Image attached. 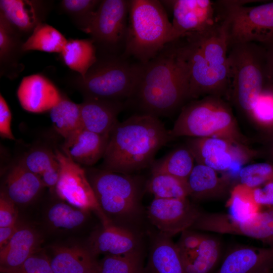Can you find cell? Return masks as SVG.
I'll use <instances>...</instances> for the list:
<instances>
[{
    "mask_svg": "<svg viewBox=\"0 0 273 273\" xmlns=\"http://www.w3.org/2000/svg\"><path fill=\"white\" fill-rule=\"evenodd\" d=\"M87 212L64 202H58L51 206L47 213V220L56 229L72 230L82 225Z\"/></svg>",
    "mask_w": 273,
    "mask_h": 273,
    "instance_id": "836d02e7",
    "label": "cell"
},
{
    "mask_svg": "<svg viewBox=\"0 0 273 273\" xmlns=\"http://www.w3.org/2000/svg\"><path fill=\"white\" fill-rule=\"evenodd\" d=\"M138 241L130 230L113 224L103 225L90 238L88 246L96 257L100 254L122 255L138 250Z\"/></svg>",
    "mask_w": 273,
    "mask_h": 273,
    "instance_id": "44dd1931",
    "label": "cell"
},
{
    "mask_svg": "<svg viewBox=\"0 0 273 273\" xmlns=\"http://www.w3.org/2000/svg\"><path fill=\"white\" fill-rule=\"evenodd\" d=\"M67 40L57 29L45 23L39 24L26 39L22 47L24 52L39 51L61 53Z\"/></svg>",
    "mask_w": 273,
    "mask_h": 273,
    "instance_id": "1f68e13d",
    "label": "cell"
},
{
    "mask_svg": "<svg viewBox=\"0 0 273 273\" xmlns=\"http://www.w3.org/2000/svg\"><path fill=\"white\" fill-rule=\"evenodd\" d=\"M1 273H54L48 255L39 251L29 257L20 266L1 270Z\"/></svg>",
    "mask_w": 273,
    "mask_h": 273,
    "instance_id": "ab89813d",
    "label": "cell"
},
{
    "mask_svg": "<svg viewBox=\"0 0 273 273\" xmlns=\"http://www.w3.org/2000/svg\"><path fill=\"white\" fill-rule=\"evenodd\" d=\"M147 189L155 198L184 199L190 194L187 180L165 173H152Z\"/></svg>",
    "mask_w": 273,
    "mask_h": 273,
    "instance_id": "d6a6232c",
    "label": "cell"
},
{
    "mask_svg": "<svg viewBox=\"0 0 273 273\" xmlns=\"http://www.w3.org/2000/svg\"><path fill=\"white\" fill-rule=\"evenodd\" d=\"M228 62L232 101L249 118L266 83L265 49L254 42L233 44L229 48Z\"/></svg>",
    "mask_w": 273,
    "mask_h": 273,
    "instance_id": "8992f818",
    "label": "cell"
},
{
    "mask_svg": "<svg viewBox=\"0 0 273 273\" xmlns=\"http://www.w3.org/2000/svg\"><path fill=\"white\" fill-rule=\"evenodd\" d=\"M189 100L188 67L178 39L148 62L141 63L137 84L128 100L140 113L159 118L181 109Z\"/></svg>",
    "mask_w": 273,
    "mask_h": 273,
    "instance_id": "6da1fadb",
    "label": "cell"
},
{
    "mask_svg": "<svg viewBox=\"0 0 273 273\" xmlns=\"http://www.w3.org/2000/svg\"><path fill=\"white\" fill-rule=\"evenodd\" d=\"M40 235L34 229L20 226L8 244L0 250V270L12 269L23 264L39 252Z\"/></svg>",
    "mask_w": 273,
    "mask_h": 273,
    "instance_id": "cb8c5ba5",
    "label": "cell"
},
{
    "mask_svg": "<svg viewBox=\"0 0 273 273\" xmlns=\"http://www.w3.org/2000/svg\"><path fill=\"white\" fill-rule=\"evenodd\" d=\"M204 234L197 233L191 229L183 231L178 243L176 244L180 253L191 251L200 245Z\"/></svg>",
    "mask_w": 273,
    "mask_h": 273,
    "instance_id": "7bdbcfd3",
    "label": "cell"
},
{
    "mask_svg": "<svg viewBox=\"0 0 273 273\" xmlns=\"http://www.w3.org/2000/svg\"><path fill=\"white\" fill-rule=\"evenodd\" d=\"M17 96L22 108L34 113L50 111L62 98L55 84L39 74L23 77L18 86Z\"/></svg>",
    "mask_w": 273,
    "mask_h": 273,
    "instance_id": "2e32d148",
    "label": "cell"
},
{
    "mask_svg": "<svg viewBox=\"0 0 273 273\" xmlns=\"http://www.w3.org/2000/svg\"><path fill=\"white\" fill-rule=\"evenodd\" d=\"M186 146L197 164L216 171L237 170L256 156L258 152L247 145L219 138H191Z\"/></svg>",
    "mask_w": 273,
    "mask_h": 273,
    "instance_id": "7c38bea8",
    "label": "cell"
},
{
    "mask_svg": "<svg viewBox=\"0 0 273 273\" xmlns=\"http://www.w3.org/2000/svg\"><path fill=\"white\" fill-rule=\"evenodd\" d=\"M251 1L223 0V25L229 48L248 42L263 43L273 36V2L246 6Z\"/></svg>",
    "mask_w": 273,
    "mask_h": 273,
    "instance_id": "ba28073f",
    "label": "cell"
},
{
    "mask_svg": "<svg viewBox=\"0 0 273 273\" xmlns=\"http://www.w3.org/2000/svg\"><path fill=\"white\" fill-rule=\"evenodd\" d=\"M172 24L160 1L130 0L123 55L139 63L154 58L170 42Z\"/></svg>",
    "mask_w": 273,
    "mask_h": 273,
    "instance_id": "277c9868",
    "label": "cell"
},
{
    "mask_svg": "<svg viewBox=\"0 0 273 273\" xmlns=\"http://www.w3.org/2000/svg\"><path fill=\"white\" fill-rule=\"evenodd\" d=\"M271 273H273V272H271Z\"/></svg>",
    "mask_w": 273,
    "mask_h": 273,
    "instance_id": "816d5d0a",
    "label": "cell"
},
{
    "mask_svg": "<svg viewBox=\"0 0 273 273\" xmlns=\"http://www.w3.org/2000/svg\"><path fill=\"white\" fill-rule=\"evenodd\" d=\"M192 153L187 146L177 148L151 166L152 173H165L187 180L195 165Z\"/></svg>",
    "mask_w": 273,
    "mask_h": 273,
    "instance_id": "f546056e",
    "label": "cell"
},
{
    "mask_svg": "<svg viewBox=\"0 0 273 273\" xmlns=\"http://www.w3.org/2000/svg\"><path fill=\"white\" fill-rule=\"evenodd\" d=\"M260 43L264 47L266 54V84L273 88V36Z\"/></svg>",
    "mask_w": 273,
    "mask_h": 273,
    "instance_id": "bcb514c9",
    "label": "cell"
},
{
    "mask_svg": "<svg viewBox=\"0 0 273 273\" xmlns=\"http://www.w3.org/2000/svg\"><path fill=\"white\" fill-rule=\"evenodd\" d=\"M144 268L139 250L122 255H106L98 262L99 273H143Z\"/></svg>",
    "mask_w": 273,
    "mask_h": 273,
    "instance_id": "d590c367",
    "label": "cell"
},
{
    "mask_svg": "<svg viewBox=\"0 0 273 273\" xmlns=\"http://www.w3.org/2000/svg\"><path fill=\"white\" fill-rule=\"evenodd\" d=\"M20 226L16 223L11 226L0 227V250L8 244Z\"/></svg>",
    "mask_w": 273,
    "mask_h": 273,
    "instance_id": "7dc6e473",
    "label": "cell"
},
{
    "mask_svg": "<svg viewBox=\"0 0 273 273\" xmlns=\"http://www.w3.org/2000/svg\"><path fill=\"white\" fill-rule=\"evenodd\" d=\"M273 248L240 246L224 257L215 273H271Z\"/></svg>",
    "mask_w": 273,
    "mask_h": 273,
    "instance_id": "ac0fdd59",
    "label": "cell"
},
{
    "mask_svg": "<svg viewBox=\"0 0 273 273\" xmlns=\"http://www.w3.org/2000/svg\"><path fill=\"white\" fill-rule=\"evenodd\" d=\"M249 118L264 129L273 124V88L265 85Z\"/></svg>",
    "mask_w": 273,
    "mask_h": 273,
    "instance_id": "f35d334b",
    "label": "cell"
},
{
    "mask_svg": "<svg viewBox=\"0 0 273 273\" xmlns=\"http://www.w3.org/2000/svg\"><path fill=\"white\" fill-rule=\"evenodd\" d=\"M173 138H219L248 145L232 109L222 97L207 96L185 105L170 130Z\"/></svg>",
    "mask_w": 273,
    "mask_h": 273,
    "instance_id": "3957f363",
    "label": "cell"
},
{
    "mask_svg": "<svg viewBox=\"0 0 273 273\" xmlns=\"http://www.w3.org/2000/svg\"><path fill=\"white\" fill-rule=\"evenodd\" d=\"M49 257L54 273H88L98 268V262L87 247L78 245L51 247Z\"/></svg>",
    "mask_w": 273,
    "mask_h": 273,
    "instance_id": "603a6c76",
    "label": "cell"
},
{
    "mask_svg": "<svg viewBox=\"0 0 273 273\" xmlns=\"http://www.w3.org/2000/svg\"><path fill=\"white\" fill-rule=\"evenodd\" d=\"M222 243L216 237L204 234L198 247L180 253L186 273H210L221 256Z\"/></svg>",
    "mask_w": 273,
    "mask_h": 273,
    "instance_id": "4316f807",
    "label": "cell"
},
{
    "mask_svg": "<svg viewBox=\"0 0 273 273\" xmlns=\"http://www.w3.org/2000/svg\"><path fill=\"white\" fill-rule=\"evenodd\" d=\"M12 114L4 98L0 95V135L2 138L16 140L11 130Z\"/></svg>",
    "mask_w": 273,
    "mask_h": 273,
    "instance_id": "b9f144b4",
    "label": "cell"
},
{
    "mask_svg": "<svg viewBox=\"0 0 273 273\" xmlns=\"http://www.w3.org/2000/svg\"><path fill=\"white\" fill-rule=\"evenodd\" d=\"M88 273H99L98 272V268L96 270H93L92 271H90L89 272H88Z\"/></svg>",
    "mask_w": 273,
    "mask_h": 273,
    "instance_id": "f907efd6",
    "label": "cell"
},
{
    "mask_svg": "<svg viewBox=\"0 0 273 273\" xmlns=\"http://www.w3.org/2000/svg\"><path fill=\"white\" fill-rule=\"evenodd\" d=\"M130 1H101L87 33L93 40L97 56L122 55L128 27Z\"/></svg>",
    "mask_w": 273,
    "mask_h": 273,
    "instance_id": "30bf717a",
    "label": "cell"
},
{
    "mask_svg": "<svg viewBox=\"0 0 273 273\" xmlns=\"http://www.w3.org/2000/svg\"><path fill=\"white\" fill-rule=\"evenodd\" d=\"M60 175V165L57 162L43 172L39 176L45 187H48L51 192H55Z\"/></svg>",
    "mask_w": 273,
    "mask_h": 273,
    "instance_id": "f6af8a7d",
    "label": "cell"
},
{
    "mask_svg": "<svg viewBox=\"0 0 273 273\" xmlns=\"http://www.w3.org/2000/svg\"><path fill=\"white\" fill-rule=\"evenodd\" d=\"M44 187L40 178L18 160L8 167L1 191L15 204L25 205L34 200Z\"/></svg>",
    "mask_w": 273,
    "mask_h": 273,
    "instance_id": "ffe728a7",
    "label": "cell"
},
{
    "mask_svg": "<svg viewBox=\"0 0 273 273\" xmlns=\"http://www.w3.org/2000/svg\"><path fill=\"white\" fill-rule=\"evenodd\" d=\"M174 139L159 118L133 115L119 122L111 132L103 169L129 174L151 167L159 150Z\"/></svg>",
    "mask_w": 273,
    "mask_h": 273,
    "instance_id": "7a4b0ae2",
    "label": "cell"
},
{
    "mask_svg": "<svg viewBox=\"0 0 273 273\" xmlns=\"http://www.w3.org/2000/svg\"><path fill=\"white\" fill-rule=\"evenodd\" d=\"M60 54L65 64L82 77L98 60L97 48L91 38L67 40Z\"/></svg>",
    "mask_w": 273,
    "mask_h": 273,
    "instance_id": "83f0119b",
    "label": "cell"
},
{
    "mask_svg": "<svg viewBox=\"0 0 273 273\" xmlns=\"http://www.w3.org/2000/svg\"><path fill=\"white\" fill-rule=\"evenodd\" d=\"M189 71L190 100L200 97H222L229 92V68H218L209 64L198 48L185 38H180Z\"/></svg>",
    "mask_w": 273,
    "mask_h": 273,
    "instance_id": "4fadbf2b",
    "label": "cell"
},
{
    "mask_svg": "<svg viewBox=\"0 0 273 273\" xmlns=\"http://www.w3.org/2000/svg\"><path fill=\"white\" fill-rule=\"evenodd\" d=\"M254 201L257 204L273 205V182H269L262 188L253 189Z\"/></svg>",
    "mask_w": 273,
    "mask_h": 273,
    "instance_id": "ee69618b",
    "label": "cell"
},
{
    "mask_svg": "<svg viewBox=\"0 0 273 273\" xmlns=\"http://www.w3.org/2000/svg\"><path fill=\"white\" fill-rule=\"evenodd\" d=\"M55 130L64 139L82 127L80 105L62 96L60 102L50 111Z\"/></svg>",
    "mask_w": 273,
    "mask_h": 273,
    "instance_id": "4dcf8cb0",
    "label": "cell"
},
{
    "mask_svg": "<svg viewBox=\"0 0 273 273\" xmlns=\"http://www.w3.org/2000/svg\"><path fill=\"white\" fill-rule=\"evenodd\" d=\"M269 146L268 148V155L271 160V162L273 163V140H269Z\"/></svg>",
    "mask_w": 273,
    "mask_h": 273,
    "instance_id": "681fc988",
    "label": "cell"
},
{
    "mask_svg": "<svg viewBox=\"0 0 273 273\" xmlns=\"http://www.w3.org/2000/svg\"><path fill=\"white\" fill-rule=\"evenodd\" d=\"M23 37L0 14L1 75L15 77L22 70L19 60L24 53Z\"/></svg>",
    "mask_w": 273,
    "mask_h": 273,
    "instance_id": "484cf974",
    "label": "cell"
},
{
    "mask_svg": "<svg viewBox=\"0 0 273 273\" xmlns=\"http://www.w3.org/2000/svg\"><path fill=\"white\" fill-rule=\"evenodd\" d=\"M60 165L55 193L68 204L86 212L93 211L102 225L112 223L101 208L85 169L58 149L54 151Z\"/></svg>",
    "mask_w": 273,
    "mask_h": 273,
    "instance_id": "8fae6325",
    "label": "cell"
},
{
    "mask_svg": "<svg viewBox=\"0 0 273 273\" xmlns=\"http://www.w3.org/2000/svg\"><path fill=\"white\" fill-rule=\"evenodd\" d=\"M172 11L170 42L179 38L192 39L223 25V0L161 1Z\"/></svg>",
    "mask_w": 273,
    "mask_h": 273,
    "instance_id": "9c48e42d",
    "label": "cell"
},
{
    "mask_svg": "<svg viewBox=\"0 0 273 273\" xmlns=\"http://www.w3.org/2000/svg\"><path fill=\"white\" fill-rule=\"evenodd\" d=\"M79 105L82 127L103 135L110 134L124 108L123 102L94 99H83Z\"/></svg>",
    "mask_w": 273,
    "mask_h": 273,
    "instance_id": "d6986e66",
    "label": "cell"
},
{
    "mask_svg": "<svg viewBox=\"0 0 273 273\" xmlns=\"http://www.w3.org/2000/svg\"><path fill=\"white\" fill-rule=\"evenodd\" d=\"M170 238L160 233L154 238L143 273H186L179 250Z\"/></svg>",
    "mask_w": 273,
    "mask_h": 273,
    "instance_id": "d4e9b609",
    "label": "cell"
},
{
    "mask_svg": "<svg viewBox=\"0 0 273 273\" xmlns=\"http://www.w3.org/2000/svg\"><path fill=\"white\" fill-rule=\"evenodd\" d=\"M87 176L107 216L128 218L138 214L141 190L135 177L104 169H89Z\"/></svg>",
    "mask_w": 273,
    "mask_h": 273,
    "instance_id": "52a82bcc",
    "label": "cell"
},
{
    "mask_svg": "<svg viewBox=\"0 0 273 273\" xmlns=\"http://www.w3.org/2000/svg\"><path fill=\"white\" fill-rule=\"evenodd\" d=\"M241 184L251 189L273 182V163L262 162L243 167L238 173Z\"/></svg>",
    "mask_w": 273,
    "mask_h": 273,
    "instance_id": "8d00e7d4",
    "label": "cell"
},
{
    "mask_svg": "<svg viewBox=\"0 0 273 273\" xmlns=\"http://www.w3.org/2000/svg\"><path fill=\"white\" fill-rule=\"evenodd\" d=\"M19 160L27 169L39 177L57 162L55 152L43 147L32 149Z\"/></svg>",
    "mask_w": 273,
    "mask_h": 273,
    "instance_id": "74e56055",
    "label": "cell"
},
{
    "mask_svg": "<svg viewBox=\"0 0 273 273\" xmlns=\"http://www.w3.org/2000/svg\"><path fill=\"white\" fill-rule=\"evenodd\" d=\"M52 7V2L48 1H0V14L22 37L27 38L44 23Z\"/></svg>",
    "mask_w": 273,
    "mask_h": 273,
    "instance_id": "9a60e30c",
    "label": "cell"
},
{
    "mask_svg": "<svg viewBox=\"0 0 273 273\" xmlns=\"http://www.w3.org/2000/svg\"><path fill=\"white\" fill-rule=\"evenodd\" d=\"M123 55L98 57L84 77L68 78L69 83L83 99L122 102L132 96L139 79L141 63H133Z\"/></svg>",
    "mask_w": 273,
    "mask_h": 273,
    "instance_id": "5b68a950",
    "label": "cell"
},
{
    "mask_svg": "<svg viewBox=\"0 0 273 273\" xmlns=\"http://www.w3.org/2000/svg\"><path fill=\"white\" fill-rule=\"evenodd\" d=\"M18 211L16 204L2 191L0 194V227L17 223Z\"/></svg>",
    "mask_w": 273,
    "mask_h": 273,
    "instance_id": "60d3db41",
    "label": "cell"
},
{
    "mask_svg": "<svg viewBox=\"0 0 273 273\" xmlns=\"http://www.w3.org/2000/svg\"><path fill=\"white\" fill-rule=\"evenodd\" d=\"M202 212L188 198H154L148 208V215L160 233L171 238L190 229Z\"/></svg>",
    "mask_w": 273,
    "mask_h": 273,
    "instance_id": "5bb4252c",
    "label": "cell"
},
{
    "mask_svg": "<svg viewBox=\"0 0 273 273\" xmlns=\"http://www.w3.org/2000/svg\"><path fill=\"white\" fill-rule=\"evenodd\" d=\"M217 172L203 164L195 165L187 179L189 196L195 200H206L227 195L231 190V178L220 176Z\"/></svg>",
    "mask_w": 273,
    "mask_h": 273,
    "instance_id": "7402d4cb",
    "label": "cell"
},
{
    "mask_svg": "<svg viewBox=\"0 0 273 273\" xmlns=\"http://www.w3.org/2000/svg\"><path fill=\"white\" fill-rule=\"evenodd\" d=\"M187 40L197 46L211 65L218 68H229V45L223 24L201 36Z\"/></svg>",
    "mask_w": 273,
    "mask_h": 273,
    "instance_id": "f1b7e54d",
    "label": "cell"
},
{
    "mask_svg": "<svg viewBox=\"0 0 273 273\" xmlns=\"http://www.w3.org/2000/svg\"><path fill=\"white\" fill-rule=\"evenodd\" d=\"M264 131L269 140H273V124L265 129Z\"/></svg>",
    "mask_w": 273,
    "mask_h": 273,
    "instance_id": "c3c4849f",
    "label": "cell"
},
{
    "mask_svg": "<svg viewBox=\"0 0 273 273\" xmlns=\"http://www.w3.org/2000/svg\"><path fill=\"white\" fill-rule=\"evenodd\" d=\"M101 2L99 0H63L60 3L59 8L69 17L78 29L87 33Z\"/></svg>",
    "mask_w": 273,
    "mask_h": 273,
    "instance_id": "e575fe53",
    "label": "cell"
},
{
    "mask_svg": "<svg viewBox=\"0 0 273 273\" xmlns=\"http://www.w3.org/2000/svg\"><path fill=\"white\" fill-rule=\"evenodd\" d=\"M109 137L81 127L64 139L62 152L80 165L90 166L103 158Z\"/></svg>",
    "mask_w": 273,
    "mask_h": 273,
    "instance_id": "e0dca14e",
    "label": "cell"
}]
</instances>
